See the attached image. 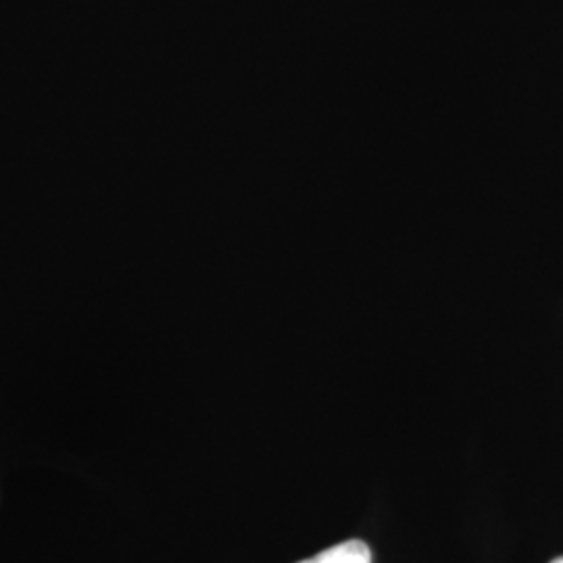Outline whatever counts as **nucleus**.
Instances as JSON below:
<instances>
[{
    "instance_id": "nucleus-1",
    "label": "nucleus",
    "mask_w": 563,
    "mask_h": 563,
    "mask_svg": "<svg viewBox=\"0 0 563 563\" xmlns=\"http://www.w3.org/2000/svg\"><path fill=\"white\" fill-rule=\"evenodd\" d=\"M297 563H372V551L363 541L351 539Z\"/></svg>"
},
{
    "instance_id": "nucleus-2",
    "label": "nucleus",
    "mask_w": 563,
    "mask_h": 563,
    "mask_svg": "<svg viewBox=\"0 0 563 563\" xmlns=\"http://www.w3.org/2000/svg\"><path fill=\"white\" fill-rule=\"evenodd\" d=\"M551 563H563V558H558V560H553Z\"/></svg>"
}]
</instances>
